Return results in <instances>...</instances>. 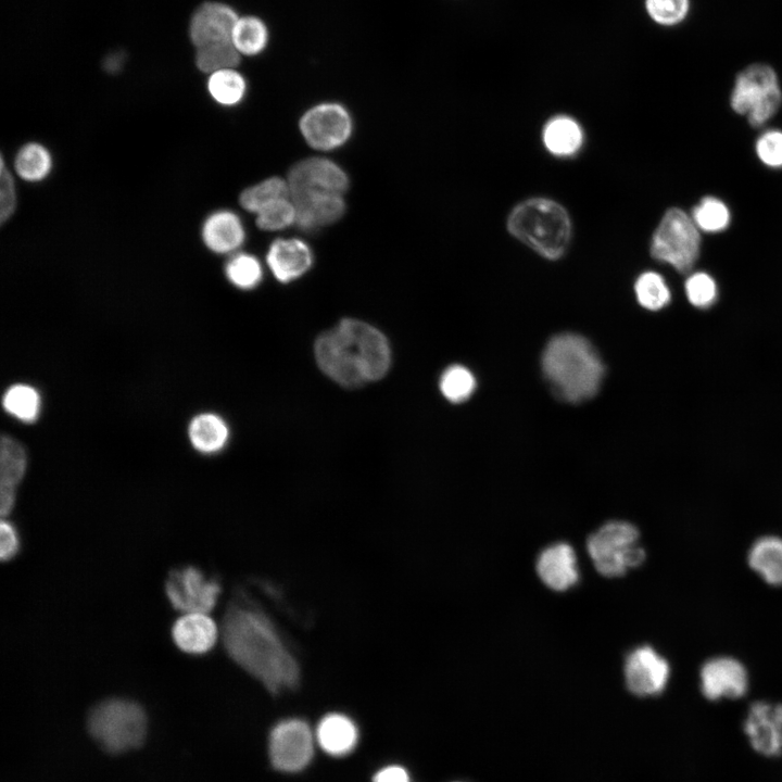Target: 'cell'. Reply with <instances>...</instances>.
<instances>
[{
  "instance_id": "obj_32",
  "label": "cell",
  "mask_w": 782,
  "mask_h": 782,
  "mask_svg": "<svg viewBox=\"0 0 782 782\" xmlns=\"http://www.w3.org/2000/svg\"><path fill=\"white\" fill-rule=\"evenodd\" d=\"M691 217L696 227L707 234H717L728 228L731 213L719 198L704 197L692 210Z\"/></svg>"
},
{
  "instance_id": "obj_20",
  "label": "cell",
  "mask_w": 782,
  "mask_h": 782,
  "mask_svg": "<svg viewBox=\"0 0 782 782\" xmlns=\"http://www.w3.org/2000/svg\"><path fill=\"white\" fill-rule=\"evenodd\" d=\"M201 238L213 253H236L245 240V229L237 213L223 209L214 211L204 219Z\"/></svg>"
},
{
  "instance_id": "obj_4",
  "label": "cell",
  "mask_w": 782,
  "mask_h": 782,
  "mask_svg": "<svg viewBox=\"0 0 782 782\" xmlns=\"http://www.w3.org/2000/svg\"><path fill=\"white\" fill-rule=\"evenodd\" d=\"M512 236L545 258L557 260L567 250L571 223L566 210L543 198L519 203L508 216Z\"/></svg>"
},
{
  "instance_id": "obj_3",
  "label": "cell",
  "mask_w": 782,
  "mask_h": 782,
  "mask_svg": "<svg viewBox=\"0 0 782 782\" xmlns=\"http://www.w3.org/2000/svg\"><path fill=\"white\" fill-rule=\"evenodd\" d=\"M542 369L556 394L569 403L591 399L604 377L597 352L576 333H560L548 341L542 355Z\"/></svg>"
},
{
  "instance_id": "obj_6",
  "label": "cell",
  "mask_w": 782,
  "mask_h": 782,
  "mask_svg": "<svg viewBox=\"0 0 782 782\" xmlns=\"http://www.w3.org/2000/svg\"><path fill=\"white\" fill-rule=\"evenodd\" d=\"M639 541L640 532L634 525L613 520L589 535L586 551L600 575L617 578L644 562L645 551Z\"/></svg>"
},
{
  "instance_id": "obj_35",
  "label": "cell",
  "mask_w": 782,
  "mask_h": 782,
  "mask_svg": "<svg viewBox=\"0 0 782 782\" xmlns=\"http://www.w3.org/2000/svg\"><path fill=\"white\" fill-rule=\"evenodd\" d=\"M636 300L648 311H659L671 299L669 287L661 275L656 272L641 274L634 285Z\"/></svg>"
},
{
  "instance_id": "obj_30",
  "label": "cell",
  "mask_w": 782,
  "mask_h": 782,
  "mask_svg": "<svg viewBox=\"0 0 782 782\" xmlns=\"http://www.w3.org/2000/svg\"><path fill=\"white\" fill-rule=\"evenodd\" d=\"M2 404L11 416L23 422H33L39 415L41 398L34 387L16 383L4 392Z\"/></svg>"
},
{
  "instance_id": "obj_41",
  "label": "cell",
  "mask_w": 782,
  "mask_h": 782,
  "mask_svg": "<svg viewBox=\"0 0 782 782\" xmlns=\"http://www.w3.org/2000/svg\"><path fill=\"white\" fill-rule=\"evenodd\" d=\"M17 203L16 187L12 173L1 156L0 174V220L5 223L13 215Z\"/></svg>"
},
{
  "instance_id": "obj_26",
  "label": "cell",
  "mask_w": 782,
  "mask_h": 782,
  "mask_svg": "<svg viewBox=\"0 0 782 782\" xmlns=\"http://www.w3.org/2000/svg\"><path fill=\"white\" fill-rule=\"evenodd\" d=\"M52 167L51 152L39 142H28L22 146L13 161L15 174L27 182L45 180L50 175Z\"/></svg>"
},
{
  "instance_id": "obj_16",
  "label": "cell",
  "mask_w": 782,
  "mask_h": 782,
  "mask_svg": "<svg viewBox=\"0 0 782 782\" xmlns=\"http://www.w3.org/2000/svg\"><path fill=\"white\" fill-rule=\"evenodd\" d=\"M239 15L227 3L206 1L192 13L189 38L195 48L231 41V33ZM232 42V41H231Z\"/></svg>"
},
{
  "instance_id": "obj_33",
  "label": "cell",
  "mask_w": 782,
  "mask_h": 782,
  "mask_svg": "<svg viewBox=\"0 0 782 782\" xmlns=\"http://www.w3.org/2000/svg\"><path fill=\"white\" fill-rule=\"evenodd\" d=\"M240 59L241 55L231 41L195 48V66L207 75L220 70L237 67Z\"/></svg>"
},
{
  "instance_id": "obj_21",
  "label": "cell",
  "mask_w": 782,
  "mask_h": 782,
  "mask_svg": "<svg viewBox=\"0 0 782 782\" xmlns=\"http://www.w3.org/2000/svg\"><path fill=\"white\" fill-rule=\"evenodd\" d=\"M27 466L26 452L22 444L10 436H2L0 444V513L9 517L16 499V487L23 479Z\"/></svg>"
},
{
  "instance_id": "obj_43",
  "label": "cell",
  "mask_w": 782,
  "mask_h": 782,
  "mask_svg": "<svg viewBox=\"0 0 782 782\" xmlns=\"http://www.w3.org/2000/svg\"><path fill=\"white\" fill-rule=\"evenodd\" d=\"M373 782H409V775L400 766H388L375 774Z\"/></svg>"
},
{
  "instance_id": "obj_25",
  "label": "cell",
  "mask_w": 782,
  "mask_h": 782,
  "mask_svg": "<svg viewBox=\"0 0 782 782\" xmlns=\"http://www.w3.org/2000/svg\"><path fill=\"white\" fill-rule=\"evenodd\" d=\"M188 437L191 445L198 452L212 454L224 449L229 431L227 424L218 415L202 413L191 419L188 426Z\"/></svg>"
},
{
  "instance_id": "obj_40",
  "label": "cell",
  "mask_w": 782,
  "mask_h": 782,
  "mask_svg": "<svg viewBox=\"0 0 782 782\" xmlns=\"http://www.w3.org/2000/svg\"><path fill=\"white\" fill-rule=\"evenodd\" d=\"M755 151L760 162L769 167H782V130L770 129L756 140Z\"/></svg>"
},
{
  "instance_id": "obj_29",
  "label": "cell",
  "mask_w": 782,
  "mask_h": 782,
  "mask_svg": "<svg viewBox=\"0 0 782 782\" xmlns=\"http://www.w3.org/2000/svg\"><path fill=\"white\" fill-rule=\"evenodd\" d=\"M206 89L217 104L235 106L244 99L248 85L244 76L236 67H232L210 74Z\"/></svg>"
},
{
  "instance_id": "obj_34",
  "label": "cell",
  "mask_w": 782,
  "mask_h": 782,
  "mask_svg": "<svg viewBox=\"0 0 782 782\" xmlns=\"http://www.w3.org/2000/svg\"><path fill=\"white\" fill-rule=\"evenodd\" d=\"M225 275L235 287L244 290L252 289L261 282L263 268L258 258L253 254L236 252L225 265Z\"/></svg>"
},
{
  "instance_id": "obj_7",
  "label": "cell",
  "mask_w": 782,
  "mask_h": 782,
  "mask_svg": "<svg viewBox=\"0 0 782 782\" xmlns=\"http://www.w3.org/2000/svg\"><path fill=\"white\" fill-rule=\"evenodd\" d=\"M782 104V89L774 68L753 63L735 77L730 96L732 110L747 118L752 127L765 125Z\"/></svg>"
},
{
  "instance_id": "obj_19",
  "label": "cell",
  "mask_w": 782,
  "mask_h": 782,
  "mask_svg": "<svg viewBox=\"0 0 782 782\" xmlns=\"http://www.w3.org/2000/svg\"><path fill=\"white\" fill-rule=\"evenodd\" d=\"M266 263L275 278L283 283L303 276L313 264V253L306 242L298 238H278L266 253Z\"/></svg>"
},
{
  "instance_id": "obj_18",
  "label": "cell",
  "mask_w": 782,
  "mask_h": 782,
  "mask_svg": "<svg viewBox=\"0 0 782 782\" xmlns=\"http://www.w3.org/2000/svg\"><path fill=\"white\" fill-rule=\"evenodd\" d=\"M535 570L540 580L553 591H566L579 581L576 553L566 542L545 547L538 556Z\"/></svg>"
},
{
  "instance_id": "obj_12",
  "label": "cell",
  "mask_w": 782,
  "mask_h": 782,
  "mask_svg": "<svg viewBox=\"0 0 782 782\" xmlns=\"http://www.w3.org/2000/svg\"><path fill=\"white\" fill-rule=\"evenodd\" d=\"M313 753L314 736L305 721L287 719L272 730L269 756L277 770L300 771L310 764Z\"/></svg>"
},
{
  "instance_id": "obj_17",
  "label": "cell",
  "mask_w": 782,
  "mask_h": 782,
  "mask_svg": "<svg viewBox=\"0 0 782 782\" xmlns=\"http://www.w3.org/2000/svg\"><path fill=\"white\" fill-rule=\"evenodd\" d=\"M171 635L182 653L201 656L213 649L219 629L206 613H184L173 623Z\"/></svg>"
},
{
  "instance_id": "obj_1",
  "label": "cell",
  "mask_w": 782,
  "mask_h": 782,
  "mask_svg": "<svg viewBox=\"0 0 782 782\" xmlns=\"http://www.w3.org/2000/svg\"><path fill=\"white\" fill-rule=\"evenodd\" d=\"M222 639L228 656L268 691L278 693L297 686L298 663L263 613L232 605L223 620Z\"/></svg>"
},
{
  "instance_id": "obj_8",
  "label": "cell",
  "mask_w": 782,
  "mask_h": 782,
  "mask_svg": "<svg viewBox=\"0 0 782 782\" xmlns=\"http://www.w3.org/2000/svg\"><path fill=\"white\" fill-rule=\"evenodd\" d=\"M699 253L701 234L692 217L679 207L667 210L654 231L651 255L686 274L697 262Z\"/></svg>"
},
{
  "instance_id": "obj_23",
  "label": "cell",
  "mask_w": 782,
  "mask_h": 782,
  "mask_svg": "<svg viewBox=\"0 0 782 782\" xmlns=\"http://www.w3.org/2000/svg\"><path fill=\"white\" fill-rule=\"evenodd\" d=\"M318 745L331 756H344L356 746L358 732L345 715L328 714L318 723L315 733Z\"/></svg>"
},
{
  "instance_id": "obj_37",
  "label": "cell",
  "mask_w": 782,
  "mask_h": 782,
  "mask_svg": "<svg viewBox=\"0 0 782 782\" xmlns=\"http://www.w3.org/2000/svg\"><path fill=\"white\" fill-rule=\"evenodd\" d=\"M476 389V379L466 367L453 365L444 370L440 379V390L451 402L467 400Z\"/></svg>"
},
{
  "instance_id": "obj_10",
  "label": "cell",
  "mask_w": 782,
  "mask_h": 782,
  "mask_svg": "<svg viewBox=\"0 0 782 782\" xmlns=\"http://www.w3.org/2000/svg\"><path fill=\"white\" fill-rule=\"evenodd\" d=\"M299 128L310 147L330 151L343 146L350 139L353 121L342 104L323 102L312 106L302 115Z\"/></svg>"
},
{
  "instance_id": "obj_9",
  "label": "cell",
  "mask_w": 782,
  "mask_h": 782,
  "mask_svg": "<svg viewBox=\"0 0 782 782\" xmlns=\"http://www.w3.org/2000/svg\"><path fill=\"white\" fill-rule=\"evenodd\" d=\"M220 592L219 582L193 565L172 570L165 581L167 601L181 614H209L216 606Z\"/></svg>"
},
{
  "instance_id": "obj_42",
  "label": "cell",
  "mask_w": 782,
  "mask_h": 782,
  "mask_svg": "<svg viewBox=\"0 0 782 782\" xmlns=\"http://www.w3.org/2000/svg\"><path fill=\"white\" fill-rule=\"evenodd\" d=\"M0 558L10 562L17 556L21 550V537L16 526L2 518L0 526Z\"/></svg>"
},
{
  "instance_id": "obj_22",
  "label": "cell",
  "mask_w": 782,
  "mask_h": 782,
  "mask_svg": "<svg viewBox=\"0 0 782 782\" xmlns=\"http://www.w3.org/2000/svg\"><path fill=\"white\" fill-rule=\"evenodd\" d=\"M297 209L295 225L303 231H313L339 220L345 211L343 195L312 194L293 200Z\"/></svg>"
},
{
  "instance_id": "obj_15",
  "label": "cell",
  "mask_w": 782,
  "mask_h": 782,
  "mask_svg": "<svg viewBox=\"0 0 782 782\" xmlns=\"http://www.w3.org/2000/svg\"><path fill=\"white\" fill-rule=\"evenodd\" d=\"M699 689L703 696L711 702L741 698L748 690V674L737 659L714 657L701 668Z\"/></svg>"
},
{
  "instance_id": "obj_28",
  "label": "cell",
  "mask_w": 782,
  "mask_h": 782,
  "mask_svg": "<svg viewBox=\"0 0 782 782\" xmlns=\"http://www.w3.org/2000/svg\"><path fill=\"white\" fill-rule=\"evenodd\" d=\"M269 40L265 22L255 15H242L236 21L231 41L240 55L254 56L262 53Z\"/></svg>"
},
{
  "instance_id": "obj_14",
  "label": "cell",
  "mask_w": 782,
  "mask_h": 782,
  "mask_svg": "<svg viewBox=\"0 0 782 782\" xmlns=\"http://www.w3.org/2000/svg\"><path fill=\"white\" fill-rule=\"evenodd\" d=\"M623 673L626 685L633 695L651 697L667 688L670 666L654 647L642 645L627 655Z\"/></svg>"
},
{
  "instance_id": "obj_27",
  "label": "cell",
  "mask_w": 782,
  "mask_h": 782,
  "mask_svg": "<svg viewBox=\"0 0 782 782\" xmlns=\"http://www.w3.org/2000/svg\"><path fill=\"white\" fill-rule=\"evenodd\" d=\"M582 140L580 126L567 116L554 117L543 129V142L546 149L555 155L575 154L580 149Z\"/></svg>"
},
{
  "instance_id": "obj_31",
  "label": "cell",
  "mask_w": 782,
  "mask_h": 782,
  "mask_svg": "<svg viewBox=\"0 0 782 782\" xmlns=\"http://www.w3.org/2000/svg\"><path fill=\"white\" fill-rule=\"evenodd\" d=\"M287 197H290L287 179L274 176L244 189L239 203L245 211L256 214L267 204Z\"/></svg>"
},
{
  "instance_id": "obj_13",
  "label": "cell",
  "mask_w": 782,
  "mask_h": 782,
  "mask_svg": "<svg viewBox=\"0 0 782 782\" xmlns=\"http://www.w3.org/2000/svg\"><path fill=\"white\" fill-rule=\"evenodd\" d=\"M745 739L757 755L765 758L782 756V703L753 702L742 722Z\"/></svg>"
},
{
  "instance_id": "obj_11",
  "label": "cell",
  "mask_w": 782,
  "mask_h": 782,
  "mask_svg": "<svg viewBox=\"0 0 782 782\" xmlns=\"http://www.w3.org/2000/svg\"><path fill=\"white\" fill-rule=\"evenodd\" d=\"M287 181L292 200L312 194H340L349 188L346 173L333 161L313 156L299 161L289 171Z\"/></svg>"
},
{
  "instance_id": "obj_2",
  "label": "cell",
  "mask_w": 782,
  "mask_h": 782,
  "mask_svg": "<svg viewBox=\"0 0 782 782\" xmlns=\"http://www.w3.org/2000/svg\"><path fill=\"white\" fill-rule=\"evenodd\" d=\"M319 368L344 387H358L382 378L391 353L386 337L362 320L346 318L321 333L315 342Z\"/></svg>"
},
{
  "instance_id": "obj_5",
  "label": "cell",
  "mask_w": 782,
  "mask_h": 782,
  "mask_svg": "<svg viewBox=\"0 0 782 782\" xmlns=\"http://www.w3.org/2000/svg\"><path fill=\"white\" fill-rule=\"evenodd\" d=\"M87 726L103 749L119 754L141 745L147 732V715L140 704L113 697L90 710Z\"/></svg>"
},
{
  "instance_id": "obj_24",
  "label": "cell",
  "mask_w": 782,
  "mask_h": 782,
  "mask_svg": "<svg viewBox=\"0 0 782 782\" xmlns=\"http://www.w3.org/2000/svg\"><path fill=\"white\" fill-rule=\"evenodd\" d=\"M748 564L765 582L782 585V539L774 535L757 539L748 551Z\"/></svg>"
},
{
  "instance_id": "obj_38",
  "label": "cell",
  "mask_w": 782,
  "mask_h": 782,
  "mask_svg": "<svg viewBox=\"0 0 782 782\" xmlns=\"http://www.w3.org/2000/svg\"><path fill=\"white\" fill-rule=\"evenodd\" d=\"M648 17L657 25L673 27L683 23L691 10V0H644Z\"/></svg>"
},
{
  "instance_id": "obj_39",
  "label": "cell",
  "mask_w": 782,
  "mask_h": 782,
  "mask_svg": "<svg viewBox=\"0 0 782 782\" xmlns=\"http://www.w3.org/2000/svg\"><path fill=\"white\" fill-rule=\"evenodd\" d=\"M684 290L689 302L697 308L711 306L718 297L715 279L705 272H694L689 275Z\"/></svg>"
},
{
  "instance_id": "obj_36",
  "label": "cell",
  "mask_w": 782,
  "mask_h": 782,
  "mask_svg": "<svg viewBox=\"0 0 782 782\" xmlns=\"http://www.w3.org/2000/svg\"><path fill=\"white\" fill-rule=\"evenodd\" d=\"M255 215V223L260 229L277 231L295 224L297 209L291 197H287L267 204Z\"/></svg>"
}]
</instances>
